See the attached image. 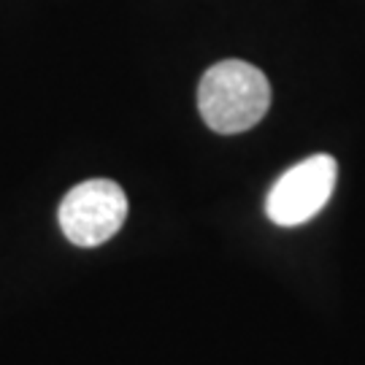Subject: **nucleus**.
<instances>
[{"label": "nucleus", "mask_w": 365, "mask_h": 365, "mask_svg": "<svg viewBox=\"0 0 365 365\" xmlns=\"http://www.w3.org/2000/svg\"><path fill=\"white\" fill-rule=\"evenodd\" d=\"M197 108L214 133H244L268 114L271 84L260 68L244 60H222L200 78Z\"/></svg>", "instance_id": "f257e3e1"}, {"label": "nucleus", "mask_w": 365, "mask_h": 365, "mask_svg": "<svg viewBox=\"0 0 365 365\" xmlns=\"http://www.w3.org/2000/svg\"><path fill=\"white\" fill-rule=\"evenodd\" d=\"M128 197L108 179H92L73 187L60 203V227L76 247H101L125 225Z\"/></svg>", "instance_id": "f03ea898"}, {"label": "nucleus", "mask_w": 365, "mask_h": 365, "mask_svg": "<svg viewBox=\"0 0 365 365\" xmlns=\"http://www.w3.org/2000/svg\"><path fill=\"white\" fill-rule=\"evenodd\" d=\"M336 179H339V165L330 155H314L298 163L274 184L268 195L265 211L271 222L282 227H295L309 222L330 200Z\"/></svg>", "instance_id": "7ed1b4c3"}]
</instances>
